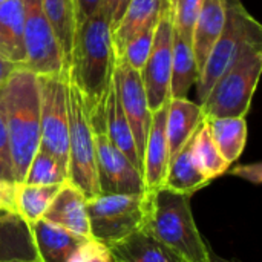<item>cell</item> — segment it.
I'll list each match as a JSON object with an SVG mask.
<instances>
[{"label": "cell", "instance_id": "cell-37", "mask_svg": "<svg viewBox=\"0 0 262 262\" xmlns=\"http://www.w3.org/2000/svg\"><path fill=\"white\" fill-rule=\"evenodd\" d=\"M15 68H17V66H14L12 63H9V61H6L5 58L0 57V88L5 84L6 78L9 77V74H11Z\"/></svg>", "mask_w": 262, "mask_h": 262}, {"label": "cell", "instance_id": "cell-32", "mask_svg": "<svg viewBox=\"0 0 262 262\" xmlns=\"http://www.w3.org/2000/svg\"><path fill=\"white\" fill-rule=\"evenodd\" d=\"M0 180L14 181L12 180V169H11L8 130H6L5 114H3V106H2V97H0Z\"/></svg>", "mask_w": 262, "mask_h": 262}, {"label": "cell", "instance_id": "cell-22", "mask_svg": "<svg viewBox=\"0 0 262 262\" xmlns=\"http://www.w3.org/2000/svg\"><path fill=\"white\" fill-rule=\"evenodd\" d=\"M104 134L112 141V144L141 172L143 175V163L137 150L135 138L132 129L127 123V118L123 112L120 98L117 95L115 86H112L104 115Z\"/></svg>", "mask_w": 262, "mask_h": 262}, {"label": "cell", "instance_id": "cell-18", "mask_svg": "<svg viewBox=\"0 0 262 262\" xmlns=\"http://www.w3.org/2000/svg\"><path fill=\"white\" fill-rule=\"evenodd\" d=\"M204 112L201 104L189 98H170L167 104L166 135L169 146V161L180 152V149L192 138L201 121Z\"/></svg>", "mask_w": 262, "mask_h": 262}, {"label": "cell", "instance_id": "cell-26", "mask_svg": "<svg viewBox=\"0 0 262 262\" xmlns=\"http://www.w3.org/2000/svg\"><path fill=\"white\" fill-rule=\"evenodd\" d=\"M61 184H26L15 183V212L17 215L28 224H34L35 221L43 218L48 206L54 200L55 193Z\"/></svg>", "mask_w": 262, "mask_h": 262}, {"label": "cell", "instance_id": "cell-5", "mask_svg": "<svg viewBox=\"0 0 262 262\" xmlns=\"http://www.w3.org/2000/svg\"><path fill=\"white\" fill-rule=\"evenodd\" d=\"M149 210V192L101 193L86 200L91 236L107 247L143 229Z\"/></svg>", "mask_w": 262, "mask_h": 262}, {"label": "cell", "instance_id": "cell-34", "mask_svg": "<svg viewBox=\"0 0 262 262\" xmlns=\"http://www.w3.org/2000/svg\"><path fill=\"white\" fill-rule=\"evenodd\" d=\"M103 9V0H75L77 28L88 18L97 15Z\"/></svg>", "mask_w": 262, "mask_h": 262}, {"label": "cell", "instance_id": "cell-38", "mask_svg": "<svg viewBox=\"0 0 262 262\" xmlns=\"http://www.w3.org/2000/svg\"><path fill=\"white\" fill-rule=\"evenodd\" d=\"M209 262H233V261H229V259L221 258L220 255H216V253H213V252H209Z\"/></svg>", "mask_w": 262, "mask_h": 262}, {"label": "cell", "instance_id": "cell-29", "mask_svg": "<svg viewBox=\"0 0 262 262\" xmlns=\"http://www.w3.org/2000/svg\"><path fill=\"white\" fill-rule=\"evenodd\" d=\"M157 28V26H155ZM155 28H149L146 31H143L141 34H138L137 37H134L121 51V54L117 57L118 63L126 64L127 68L141 72L149 54H150V48L154 43V35H155Z\"/></svg>", "mask_w": 262, "mask_h": 262}, {"label": "cell", "instance_id": "cell-33", "mask_svg": "<svg viewBox=\"0 0 262 262\" xmlns=\"http://www.w3.org/2000/svg\"><path fill=\"white\" fill-rule=\"evenodd\" d=\"M0 212L14 213L15 212V183L0 180Z\"/></svg>", "mask_w": 262, "mask_h": 262}, {"label": "cell", "instance_id": "cell-14", "mask_svg": "<svg viewBox=\"0 0 262 262\" xmlns=\"http://www.w3.org/2000/svg\"><path fill=\"white\" fill-rule=\"evenodd\" d=\"M43 220L86 239L92 238L86 212V196L68 180L61 184L54 200L48 206L46 212L43 213Z\"/></svg>", "mask_w": 262, "mask_h": 262}, {"label": "cell", "instance_id": "cell-27", "mask_svg": "<svg viewBox=\"0 0 262 262\" xmlns=\"http://www.w3.org/2000/svg\"><path fill=\"white\" fill-rule=\"evenodd\" d=\"M192 157H193L195 164L201 170V173L209 181L221 177L223 173H226L229 170L230 164L220 154V150L210 135L206 118L201 121V124L198 126V129L195 130V134L192 137Z\"/></svg>", "mask_w": 262, "mask_h": 262}, {"label": "cell", "instance_id": "cell-16", "mask_svg": "<svg viewBox=\"0 0 262 262\" xmlns=\"http://www.w3.org/2000/svg\"><path fill=\"white\" fill-rule=\"evenodd\" d=\"M227 17V0H203L192 31V49L201 71L212 48L220 38Z\"/></svg>", "mask_w": 262, "mask_h": 262}, {"label": "cell", "instance_id": "cell-35", "mask_svg": "<svg viewBox=\"0 0 262 262\" xmlns=\"http://www.w3.org/2000/svg\"><path fill=\"white\" fill-rule=\"evenodd\" d=\"M129 0H103V12L111 25V31L118 25Z\"/></svg>", "mask_w": 262, "mask_h": 262}, {"label": "cell", "instance_id": "cell-19", "mask_svg": "<svg viewBox=\"0 0 262 262\" xmlns=\"http://www.w3.org/2000/svg\"><path fill=\"white\" fill-rule=\"evenodd\" d=\"M0 57L14 66H25V12L21 0L0 5Z\"/></svg>", "mask_w": 262, "mask_h": 262}, {"label": "cell", "instance_id": "cell-21", "mask_svg": "<svg viewBox=\"0 0 262 262\" xmlns=\"http://www.w3.org/2000/svg\"><path fill=\"white\" fill-rule=\"evenodd\" d=\"M209 183L210 181L201 173V170L193 161L192 138H190L180 149V152L169 161L167 172L163 181V189L190 196L196 190L206 187Z\"/></svg>", "mask_w": 262, "mask_h": 262}, {"label": "cell", "instance_id": "cell-39", "mask_svg": "<svg viewBox=\"0 0 262 262\" xmlns=\"http://www.w3.org/2000/svg\"><path fill=\"white\" fill-rule=\"evenodd\" d=\"M14 262H38V261H14Z\"/></svg>", "mask_w": 262, "mask_h": 262}, {"label": "cell", "instance_id": "cell-31", "mask_svg": "<svg viewBox=\"0 0 262 262\" xmlns=\"http://www.w3.org/2000/svg\"><path fill=\"white\" fill-rule=\"evenodd\" d=\"M68 262H117V259L106 244L89 238L83 241Z\"/></svg>", "mask_w": 262, "mask_h": 262}, {"label": "cell", "instance_id": "cell-28", "mask_svg": "<svg viewBox=\"0 0 262 262\" xmlns=\"http://www.w3.org/2000/svg\"><path fill=\"white\" fill-rule=\"evenodd\" d=\"M66 180H68V172L60 166V163L38 147V150L31 160L23 183L48 186V184H63Z\"/></svg>", "mask_w": 262, "mask_h": 262}, {"label": "cell", "instance_id": "cell-24", "mask_svg": "<svg viewBox=\"0 0 262 262\" xmlns=\"http://www.w3.org/2000/svg\"><path fill=\"white\" fill-rule=\"evenodd\" d=\"M198 75L200 71L192 45L175 32L170 72V98H187L190 88L196 84Z\"/></svg>", "mask_w": 262, "mask_h": 262}, {"label": "cell", "instance_id": "cell-11", "mask_svg": "<svg viewBox=\"0 0 262 262\" xmlns=\"http://www.w3.org/2000/svg\"><path fill=\"white\" fill-rule=\"evenodd\" d=\"M95 163L100 193L146 192L141 172L112 144L104 132H95Z\"/></svg>", "mask_w": 262, "mask_h": 262}, {"label": "cell", "instance_id": "cell-40", "mask_svg": "<svg viewBox=\"0 0 262 262\" xmlns=\"http://www.w3.org/2000/svg\"><path fill=\"white\" fill-rule=\"evenodd\" d=\"M3 2H6V0H0V5H2V3H3Z\"/></svg>", "mask_w": 262, "mask_h": 262}, {"label": "cell", "instance_id": "cell-7", "mask_svg": "<svg viewBox=\"0 0 262 262\" xmlns=\"http://www.w3.org/2000/svg\"><path fill=\"white\" fill-rule=\"evenodd\" d=\"M69 111V158L68 181L75 186L86 200L100 193L95 163V132L84 109L81 95L72 81H68Z\"/></svg>", "mask_w": 262, "mask_h": 262}, {"label": "cell", "instance_id": "cell-30", "mask_svg": "<svg viewBox=\"0 0 262 262\" xmlns=\"http://www.w3.org/2000/svg\"><path fill=\"white\" fill-rule=\"evenodd\" d=\"M201 2L203 0H173L172 3L175 32L189 43L192 40V31L201 8Z\"/></svg>", "mask_w": 262, "mask_h": 262}, {"label": "cell", "instance_id": "cell-4", "mask_svg": "<svg viewBox=\"0 0 262 262\" xmlns=\"http://www.w3.org/2000/svg\"><path fill=\"white\" fill-rule=\"evenodd\" d=\"M262 71V40L247 43L201 103L204 117H246Z\"/></svg>", "mask_w": 262, "mask_h": 262}, {"label": "cell", "instance_id": "cell-12", "mask_svg": "<svg viewBox=\"0 0 262 262\" xmlns=\"http://www.w3.org/2000/svg\"><path fill=\"white\" fill-rule=\"evenodd\" d=\"M114 86L120 98L123 112L132 129L137 150L143 163V152L150 129L152 111L149 109V103L140 72L117 61L115 74H114Z\"/></svg>", "mask_w": 262, "mask_h": 262}, {"label": "cell", "instance_id": "cell-15", "mask_svg": "<svg viewBox=\"0 0 262 262\" xmlns=\"http://www.w3.org/2000/svg\"><path fill=\"white\" fill-rule=\"evenodd\" d=\"M173 0H129L123 17L112 29V45L115 57L121 54L124 46L138 34L149 28H155L163 12Z\"/></svg>", "mask_w": 262, "mask_h": 262}, {"label": "cell", "instance_id": "cell-9", "mask_svg": "<svg viewBox=\"0 0 262 262\" xmlns=\"http://www.w3.org/2000/svg\"><path fill=\"white\" fill-rule=\"evenodd\" d=\"M25 12V68L35 75H68V68L54 28L41 0H21Z\"/></svg>", "mask_w": 262, "mask_h": 262}, {"label": "cell", "instance_id": "cell-6", "mask_svg": "<svg viewBox=\"0 0 262 262\" xmlns=\"http://www.w3.org/2000/svg\"><path fill=\"white\" fill-rule=\"evenodd\" d=\"M253 40H262L259 21H256L247 12L239 0H227V17L224 29L212 48L196 80L198 104L207 98L216 80L235 61L243 48Z\"/></svg>", "mask_w": 262, "mask_h": 262}, {"label": "cell", "instance_id": "cell-23", "mask_svg": "<svg viewBox=\"0 0 262 262\" xmlns=\"http://www.w3.org/2000/svg\"><path fill=\"white\" fill-rule=\"evenodd\" d=\"M210 135L223 155L232 164L235 163L247 143V121L246 117H204Z\"/></svg>", "mask_w": 262, "mask_h": 262}, {"label": "cell", "instance_id": "cell-25", "mask_svg": "<svg viewBox=\"0 0 262 262\" xmlns=\"http://www.w3.org/2000/svg\"><path fill=\"white\" fill-rule=\"evenodd\" d=\"M41 5L58 38L63 58L69 71L74 40L77 32L75 0H41Z\"/></svg>", "mask_w": 262, "mask_h": 262}, {"label": "cell", "instance_id": "cell-36", "mask_svg": "<svg viewBox=\"0 0 262 262\" xmlns=\"http://www.w3.org/2000/svg\"><path fill=\"white\" fill-rule=\"evenodd\" d=\"M232 173L239 175L241 178H246L252 183L259 184L261 183V164H253V166H241L236 167Z\"/></svg>", "mask_w": 262, "mask_h": 262}, {"label": "cell", "instance_id": "cell-1", "mask_svg": "<svg viewBox=\"0 0 262 262\" xmlns=\"http://www.w3.org/2000/svg\"><path fill=\"white\" fill-rule=\"evenodd\" d=\"M115 64L112 31L101 9L77 28L68 71L69 81L81 95L94 132H104L106 104L114 86Z\"/></svg>", "mask_w": 262, "mask_h": 262}, {"label": "cell", "instance_id": "cell-10", "mask_svg": "<svg viewBox=\"0 0 262 262\" xmlns=\"http://www.w3.org/2000/svg\"><path fill=\"white\" fill-rule=\"evenodd\" d=\"M173 3V2H172ZM173 8L172 5L160 17L150 54L140 72L149 109L158 111L170 100V72H172V51H173Z\"/></svg>", "mask_w": 262, "mask_h": 262}, {"label": "cell", "instance_id": "cell-2", "mask_svg": "<svg viewBox=\"0 0 262 262\" xmlns=\"http://www.w3.org/2000/svg\"><path fill=\"white\" fill-rule=\"evenodd\" d=\"M9 141L14 183H23L32 157L40 146L38 75L17 66L0 89Z\"/></svg>", "mask_w": 262, "mask_h": 262}, {"label": "cell", "instance_id": "cell-8", "mask_svg": "<svg viewBox=\"0 0 262 262\" xmlns=\"http://www.w3.org/2000/svg\"><path fill=\"white\" fill-rule=\"evenodd\" d=\"M68 75L38 77L40 84V149L54 157L68 172L69 111Z\"/></svg>", "mask_w": 262, "mask_h": 262}, {"label": "cell", "instance_id": "cell-20", "mask_svg": "<svg viewBox=\"0 0 262 262\" xmlns=\"http://www.w3.org/2000/svg\"><path fill=\"white\" fill-rule=\"evenodd\" d=\"M109 249L117 262H186L143 230L129 235Z\"/></svg>", "mask_w": 262, "mask_h": 262}, {"label": "cell", "instance_id": "cell-17", "mask_svg": "<svg viewBox=\"0 0 262 262\" xmlns=\"http://www.w3.org/2000/svg\"><path fill=\"white\" fill-rule=\"evenodd\" d=\"M35 252L41 262H68L86 238L43 218L29 226Z\"/></svg>", "mask_w": 262, "mask_h": 262}, {"label": "cell", "instance_id": "cell-3", "mask_svg": "<svg viewBox=\"0 0 262 262\" xmlns=\"http://www.w3.org/2000/svg\"><path fill=\"white\" fill-rule=\"evenodd\" d=\"M141 230L186 262H209L210 250L195 224L189 195L163 187L149 192V210Z\"/></svg>", "mask_w": 262, "mask_h": 262}, {"label": "cell", "instance_id": "cell-13", "mask_svg": "<svg viewBox=\"0 0 262 262\" xmlns=\"http://www.w3.org/2000/svg\"><path fill=\"white\" fill-rule=\"evenodd\" d=\"M167 104L152 112L150 129L143 152V181L149 192L163 187L169 166V146L166 135Z\"/></svg>", "mask_w": 262, "mask_h": 262}]
</instances>
